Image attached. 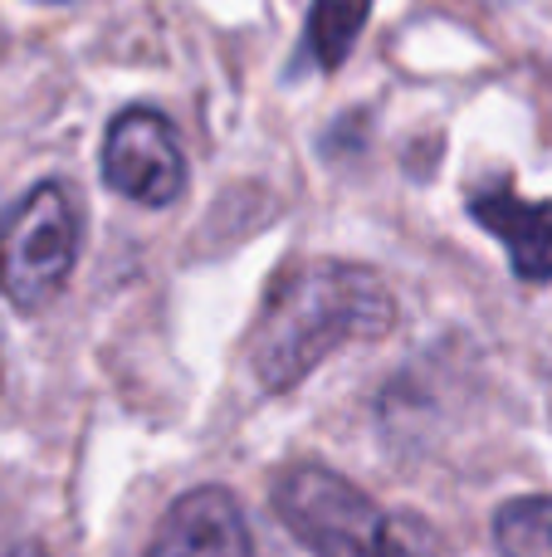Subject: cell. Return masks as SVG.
<instances>
[{
	"label": "cell",
	"mask_w": 552,
	"mask_h": 557,
	"mask_svg": "<svg viewBox=\"0 0 552 557\" xmlns=\"http://www.w3.org/2000/svg\"><path fill=\"white\" fill-rule=\"evenodd\" d=\"M397 298L367 264L313 260L274 278L250 333V367L264 392H293L338 347L387 337Z\"/></svg>",
	"instance_id": "6da1fadb"
},
{
	"label": "cell",
	"mask_w": 552,
	"mask_h": 557,
	"mask_svg": "<svg viewBox=\"0 0 552 557\" xmlns=\"http://www.w3.org/2000/svg\"><path fill=\"white\" fill-rule=\"evenodd\" d=\"M274 513L313 557H406L391 513L328 465H289L274 480Z\"/></svg>",
	"instance_id": "7a4b0ae2"
},
{
	"label": "cell",
	"mask_w": 552,
	"mask_h": 557,
	"mask_svg": "<svg viewBox=\"0 0 552 557\" xmlns=\"http://www.w3.org/2000/svg\"><path fill=\"white\" fill-rule=\"evenodd\" d=\"M78 260V215L64 182H39L0 211V294L20 313L59 298Z\"/></svg>",
	"instance_id": "3957f363"
},
{
	"label": "cell",
	"mask_w": 552,
	"mask_h": 557,
	"mask_svg": "<svg viewBox=\"0 0 552 557\" xmlns=\"http://www.w3.org/2000/svg\"><path fill=\"white\" fill-rule=\"evenodd\" d=\"M103 182L137 206H172L186 191L181 137L156 108H127L108 123Z\"/></svg>",
	"instance_id": "277c9868"
},
{
	"label": "cell",
	"mask_w": 552,
	"mask_h": 557,
	"mask_svg": "<svg viewBox=\"0 0 552 557\" xmlns=\"http://www.w3.org/2000/svg\"><path fill=\"white\" fill-rule=\"evenodd\" d=\"M147 557H260V548L240 499L221 484H201L162 513Z\"/></svg>",
	"instance_id": "5b68a950"
},
{
	"label": "cell",
	"mask_w": 552,
	"mask_h": 557,
	"mask_svg": "<svg viewBox=\"0 0 552 557\" xmlns=\"http://www.w3.org/2000/svg\"><path fill=\"white\" fill-rule=\"evenodd\" d=\"M469 215L509 250L518 278L548 284L552 278V201H524L514 186H489L469 201Z\"/></svg>",
	"instance_id": "8992f818"
},
{
	"label": "cell",
	"mask_w": 552,
	"mask_h": 557,
	"mask_svg": "<svg viewBox=\"0 0 552 557\" xmlns=\"http://www.w3.org/2000/svg\"><path fill=\"white\" fill-rule=\"evenodd\" d=\"M494 548L504 557H552V494L509 499L494 513Z\"/></svg>",
	"instance_id": "52a82bcc"
},
{
	"label": "cell",
	"mask_w": 552,
	"mask_h": 557,
	"mask_svg": "<svg viewBox=\"0 0 552 557\" xmlns=\"http://www.w3.org/2000/svg\"><path fill=\"white\" fill-rule=\"evenodd\" d=\"M372 15V0H313L309 10V49L323 69H338L352 54L362 20Z\"/></svg>",
	"instance_id": "ba28073f"
},
{
	"label": "cell",
	"mask_w": 552,
	"mask_h": 557,
	"mask_svg": "<svg viewBox=\"0 0 552 557\" xmlns=\"http://www.w3.org/2000/svg\"><path fill=\"white\" fill-rule=\"evenodd\" d=\"M5 557H49V548H39V543H20V548H10Z\"/></svg>",
	"instance_id": "9c48e42d"
},
{
	"label": "cell",
	"mask_w": 552,
	"mask_h": 557,
	"mask_svg": "<svg viewBox=\"0 0 552 557\" xmlns=\"http://www.w3.org/2000/svg\"><path fill=\"white\" fill-rule=\"evenodd\" d=\"M0 382H5V362H0Z\"/></svg>",
	"instance_id": "30bf717a"
}]
</instances>
